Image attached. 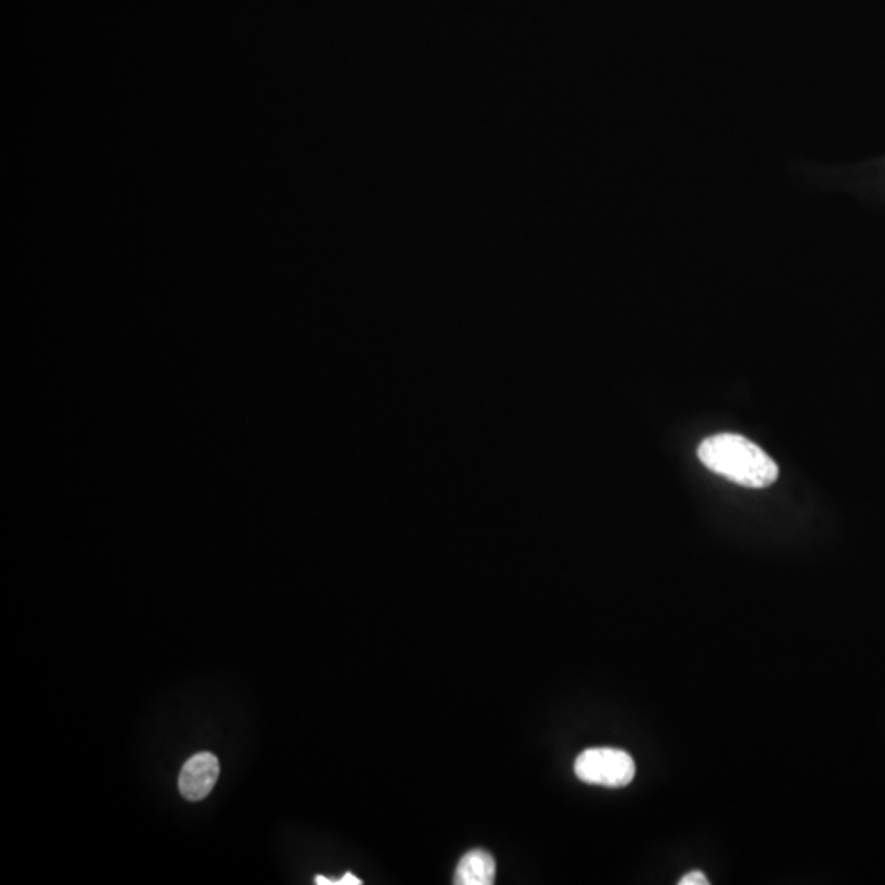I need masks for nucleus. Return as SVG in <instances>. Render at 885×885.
I'll list each match as a JSON object with an SVG mask.
<instances>
[{"label": "nucleus", "instance_id": "6", "mask_svg": "<svg viewBox=\"0 0 885 885\" xmlns=\"http://www.w3.org/2000/svg\"><path fill=\"white\" fill-rule=\"evenodd\" d=\"M710 881H708L707 875L701 871H692L689 874H685L684 877L679 881V885H708Z\"/></svg>", "mask_w": 885, "mask_h": 885}, {"label": "nucleus", "instance_id": "5", "mask_svg": "<svg viewBox=\"0 0 885 885\" xmlns=\"http://www.w3.org/2000/svg\"><path fill=\"white\" fill-rule=\"evenodd\" d=\"M316 884H319V885H361L362 881H361V878L356 877V875H352L351 872H346V874L343 875V878H339V881H329V878L322 877V875H317Z\"/></svg>", "mask_w": 885, "mask_h": 885}, {"label": "nucleus", "instance_id": "3", "mask_svg": "<svg viewBox=\"0 0 885 885\" xmlns=\"http://www.w3.org/2000/svg\"><path fill=\"white\" fill-rule=\"evenodd\" d=\"M220 775L217 756L208 752L197 753L185 761L179 775V791L189 801H201L210 794Z\"/></svg>", "mask_w": 885, "mask_h": 885}, {"label": "nucleus", "instance_id": "4", "mask_svg": "<svg viewBox=\"0 0 885 885\" xmlns=\"http://www.w3.org/2000/svg\"><path fill=\"white\" fill-rule=\"evenodd\" d=\"M496 882V861L483 849L466 852L454 874L457 885H492Z\"/></svg>", "mask_w": 885, "mask_h": 885}, {"label": "nucleus", "instance_id": "1", "mask_svg": "<svg viewBox=\"0 0 885 885\" xmlns=\"http://www.w3.org/2000/svg\"><path fill=\"white\" fill-rule=\"evenodd\" d=\"M698 460L711 473L749 489H765L779 477L775 461L756 442L734 433H720L701 442Z\"/></svg>", "mask_w": 885, "mask_h": 885}, {"label": "nucleus", "instance_id": "2", "mask_svg": "<svg viewBox=\"0 0 885 885\" xmlns=\"http://www.w3.org/2000/svg\"><path fill=\"white\" fill-rule=\"evenodd\" d=\"M574 772L586 784L618 788L633 781L637 766L624 749L590 748L577 756Z\"/></svg>", "mask_w": 885, "mask_h": 885}]
</instances>
